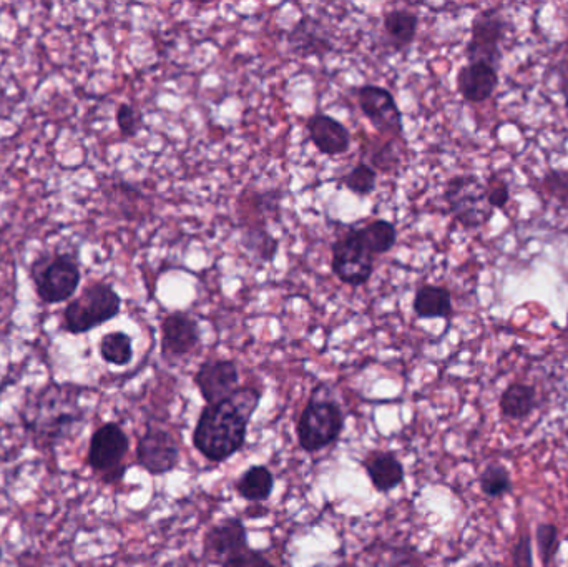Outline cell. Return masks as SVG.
<instances>
[{"mask_svg": "<svg viewBox=\"0 0 568 567\" xmlns=\"http://www.w3.org/2000/svg\"><path fill=\"white\" fill-rule=\"evenodd\" d=\"M98 353L108 365L128 366L133 360L132 336L125 331H110L100 338Z\"/></svg>", "mask_w": 568, "mask_h": 567, "instance_id": "603a6c76", "label": "cell"}, {"mask_svg": "<svg viewBox=\"0 0 568 567\" xmlns=\"http://www.w3.org/2000/svg\"><path fill=\"white\" fill-rule=\"evenodd\" d=\"M245 549H248V533L238 518H226L211 526L203 539V553L211 563L223 564Z\"/></svg>", "mask_w": 568, "mask_h": 567, "instance_id": "4fadbf2b", "label": "cell"}, {"mask_svg": "<svg viewBox=\"0 0 568 567\" xmlns=\"http://www.w3.org/2000/svg\"><path fill=\"white\" fill-rule=\"evenodd\" d=\"M412 311L422 320L451 318L454 313L451 291L446 286L422 285L412 300Z\"/></svg>", "mask_w": 568, "mask_h": 567, "instance_id": "d6986e66", "label": "cell"}, {"mask_svg": "<svg viewBox=\"0 0 568 567\" xmlns=\"http://www.w3.org/2000/svg\"><path fill=\"white\" fill-rule=\"evenodd\" d=\"M193 381L206 405H215L240 388V371L233 360H208L201 363Z\"/></svg>", "mask_w": 568, "mask_h": 567, "instance_id": "7c38bea8", "label": "cell"}, {"mask_svg": "<svg viewBox=\"0 0 568 567\" xmlns=\"http://www.w3.org/2000/svg\"><path fill=\"white\" fill-rule=\"evenodd\" d=\"M457 92L469 104H482L499 87V74L487 62H467L456 77Z\"/></svg>", "mask_w": 568, "mask_h": 567, "instance_id": "9a60e30c", "label": "cell"}, {"mask_svg": "<svg viewBox=\"0 0 568 567\" xmlns=\"http://www.w3.org/2000/svg\"><path fill=\"white\" fill-rule=\"evenodd\" d=\"M510 559L514 567H534V551H532V539L529 533L522 531L519 534V538L512 546Z\"/></svg>", "mask_w": 568, "mask_h": 567, "instance_id": "f546056e", "label": "cell"}, {"mask_svg": "<svg viewBox=\"0 0 568 567\" xmlns=\"http://www.w3.org/2000/svg\"><path fill=\"white\" fill-rule=\"evenodd\" d=\"M286 42L299 57H324L334 50L333 40L326 34L324 25L311 17L299 20L286 34Z\"/></svg>", "mask_w": 568, "mask_h": 567, "instance_id": "2e32d148", "label": "cell"}, {"mask_svg": "<svg viewBox=\"0 0 568 567\" xmlns=\"http://www.w3.org/2000/svg\"><path fill=\"white\" fill-rule=\"evenodd\" d=\"M535 541H537L540 561H542L544 567L552 566L560 544L557 526L552 523L539 524L537 531H535Z\"/></svg>", "mask_w": 568, "mask_h": 567, "instance_id": "4316f807", "label": "cell"}, {"mask_svg": "<svg viewBox=\"0 0 568 567\" xmlns=\"http://www.w3.org/2000/svg\"><path fill=\"white\" fill-rule=\"evenodd\" d=\"M343 428L344 415L338 403L316 388L296 426L299 446L308 453L321 451L341 436Z\"/></svg>", "mask_w": 568, "mask_h": 567, "instance_id": "277c9868", "label": "cell"}, {"mask_svg": "<svg viewBox=\"0 0 568 567\" xmlns=\"http://www.w3.org/2000/svg\"><path fill=\"white\" fill-rule=\"evenodd\" d=\"M359 237L363 240L364 247L373 257H381L391 252L397 243V228L389 220H374L364 227H358Z\"/></svg>", "mask_w": 568, "mask_h": 567, "instance_id": "7402d4cb", "label": "cell"}, {"mask_svg": "<svg viewBox=\"0 0 568 567\" xmlns=\"http://www.w3.org/2000/svg\"><path fill=\"white\" fill-rule=\"evenodd\" d=\"M236 491L241 498L251 503H261L270 498L275 488V476L266 466H251L241 474L240 479L235 484Z\"/></svg>", "mask_w": 568, "mask_h": 567, "instance_id": "44dd1931", "label": "cell"}, {"mask_svg": "<svg viewBox=\"0 0 568 567\" xmlns=\"http://www.w3.org/2000/svg\"><path fill=\"white\" fill-rule=\"evenodd\" d=\"M444 200L457 222L466 228H475L489 222L492 210H485V187L474 175H457L447 182ZM489 205V203H487Z\"/></svg>", "mask_w": 568, "mask_h": 567, "instance_id": "52a82bcc", "label": "cell"}, {"mask_svg": "<svg viewBox=\"0 0 568 567\" xmlns=\"http://www.w3.org/2000/svg\"><path fill=\"white\" fill-rule=\"evenodd\" d=\"M505 24L502 15L495 10H484L472 20L471 39L466 45L467 62H487L499 67L500 40L504 37Z\"/></svg>", "mask_w": 568, "mask_h": 567, "instance_id": "8fae6325", "label": "cell"}, {"mask_svg": "<svg viewBox=\"0 0 568 567\" xmlns=\"http://www.w3.org/2000/svg\"><path fill=\"white\" fill-rule=\"evenodd\" d=\"M363 466L378 493H389L404 481V466L391 451H371Z\"/></svg>", "mask_w": 568, "mask_h": 567, "instance_id": "ac0fdd59", "label": "cell"}, {"mask_svg": "<svg viewBox=\"0 0 568 567\" xmlns=\"http://www.w3.org/2000/svg\"><path fill=\"white\" fill-rule=\"evenodd\" d=\"M371 167L376 170V172L391 173L396 172L399 165H401V157L397 153L396 142H387L382 145V147L376 148L373 153H371Z\"/></svg>", "mask_w": 568, "mask_h": 567, "instance_id": "f1b7e54d", "label": "cell"}, {"mask_svg": "<svg viewBox=\"0 0 568 567\" xmlns=\"http://www.w3.org/2000/svg\"><path fill=\"white\" fill-rule=\"evenodd\" d=\"M567 25H568V5H567Z\"/></svg>", "mask_w": 568, "mask_h": 567, "instance_id": "e575fe53", "label": "cell"}, {"mask_svg": "<svg viewBox=\"0 0 568 567\" xmlns=\"http://www.w3.org/2000/svg\"><path fill=\"white\" fill-rule=\"evenodd\" d=\"M539 405L534 386L525 383H512L500 395V415L505 420H525Z\"/></svg>", "mask_w": 568, "mask_h": 567, "instance_id": "ffe728a7", "label": "cell"}, {"mask_svg": "<svg viewBox=\"0 0 568 567\" xmlns=\"http://www.w3.org/2000/svg\"><path fill=\"white\" fill-rule=\"evenodd\" d=\"M471 567H492V566H487V564H472Z\"/></svg>", "mask_w": 568, "mask_h": 567, "instance_id": "836d02e7", "label": "cell"}, {"mask_svg": "<svg viewBox=\"0 0 568 567\" xmlns=\"http://www.w3.org/2000/svg\"><path fill=\"white\" fill-rule=\"evenodd\" d=\"M260 400L261 393L255 388H238L230 398L206 405L193 433L195 448L215 463L238 453L245 444L248 423Z\"/></svg>", "mask_w": 568, "mask_h": 567, "instance_id": "6da1fadb", "label": "cell"}, {"mask_svg": "<svg viewBox=\"0 0 568 567\" xmlns=\"http://www.w3.org/2000/svg\"><path fill=\"white\" fill-rule=\"evenodd\" d=\"M419 30V15L407 9H391L382 17V34L392 52H406Z\"/></svg>", "mask_w": 568, "mask_h": 567, "instance_id": "e0dca14e", "label": "cell"}, {"mask_svg": "<svg viewBox=\"0 0 568 567\" xmlns=\"http://www.w3.org/2000/svg\"><path fill=\"white\" fill-rule=\"evenodd\" d=\"M122 296L107 282H90L65 306L64 330L70 335H84L120 315Z\"/></svg>", "mask_w": 568, "mask_h": 567, "instance_id": "3957f363", "label": "cell"}, {"mask_svg": "<svg viewBox=\"0 0 568 567\" xmlns=\"http://www.w3.org/2000/svg\"><path fill=\"white\" fill-rule=\"evenodd\" d=\"M241 243H243L246 252L253 255L261 263L273 262L276 253H278V248H280L278 240L271 237L266 228H245Z\"/></svg>", "mask_w": 568, "mask_h": 567, "instance_id": "cb8c5ba5", "label": "cell"}, {"mask_svg": "<svg viewBox=\"0 0 568 567\" xmlns=\"http://www.w3.org/2000/svg\"><path fill=\"white\" fill-rule=\"evenodd\" d=\"M359 109L379 134L404 140V117L391 90L381 85L366 84L354 90Z\"/></svg>", "mask_w": 568, "mask_h": 567, "instance_id": "ba28073f", "label": "cell"}, {"mask_svg": "<svg viewBox=\"0 0 568 567\" xmlns=\"http://www.w3.org/2000/svg\"><path fill=\"white\" fill-rule=\"evenodd\" d=\"M309 140L326 157H339L351 150V132L348 127L328 114L311 115L306 122Z\"/></svg>", "mask_w": 568, "mask_h": 567, "instance_id": "5bb4252c", "label": "cell"}, {"mask_svg": "<svg viewBox=\"0 0 568 567\" xmlns=\"http://www.w3.org/2000/svg\"><path fill=\"white\" fill-rule=\"evenodd\" d=\"M35 295L45 305H59L74 298L82 282L80 263L72 253H42L30 265Z\"/></svg>", "mask_w": 568, "mask_h": 567, "instance_id": "7a4b0ae2", "label": "cell"}, {"mask_svg": "<svg viewBox=\"0 0 568 567\" xmlns=\"http://www.w3.org/2000/svg\"><path fill=\"white\" fill-rule=\"evenodd\" d=\"M557 77H559V90L568 107V54L557 64Z\"/></svg>", "mask_w": 568, "mask_h": 567, "instance_id": "d6a6232c", "label": "cell"}, {"mask_svg": "<svg viewBox=\"0 0 568 567\" xmlns=\"http://www.w3.org/2000/svg\"><path fill=\"white\" fill-rule=\"evenodd\" d=\"M115 122L125 139H135L142 129V114L133 105L122 102L115 110Z\"/></svg>", "mask_w": 568, "mask_h": 567, "instance_id": "83f0119b", "label": "cell"}, {"mask_svg": "<svg viewBox=\"0 0 568 567\" xmlns=\"http://www.w3.org/2000/svg\"><path fill=\"white\" fill-rule=\"evenodd\" d=\"M339 185L348 188L349 192L358 197H369L378 187V172L368 162H359L354 165L343 177H339Z\"/></svg>", "mask_w": 568, "mask_h": 567, "instance_id": "d4e9b609", "label": "cell"}, {"mask_svg": "<svg viewBox=\"0 0 568 567\" xmlns=\"http://www.w3.org/2000/svg\"><path fill=\"white\" fill-rule=\"evenodd\" d=\"M221 567H276L271 563L270 559L266 558L265 554L255 549H245L241 553L231 556L226 559Z\"/></svg>", "mask_w": 568, "mask_h": 567, "instance_id": "4dcf8cb0", "label": "cell"}, {"mask_svg": "<svg viewBox=\"0 0 568 567\" xmlns=\"http://www.w3.org/2000/svg\"><path fill=\"white\" fill-rule=\"evenodd\" d=\"M479 486L487 498H502L512 491V476L504 464L490 463L480 473Z\"/></svg>", "mask_w": 568, "mask_h": 567, "instance_id": "484cf974", "label": "cell"}, {"mask_svg": "<svg viewBox=\"0 0 568 567\" xmlns=\"http://www.w3.org/2000/svg\"><path fill=\"white\" fill-rule=\"evenodd\" d=\"M130 449V439L117 423H105L95 429L87 451V463L103 483L113 484L122 481L127 471L123 459Z\"/></svg>", "mask_w": 568, "mask_h": 567, "instance_id": "5b68a950", "label": "cell"}, {"mask_svg": "<svg viewBox=\"0 0 568 567\" xmlns=\"http://www.w3.org/2000/svg\"><path fill=\"white\" fill-rule=\"evenodd\" d=\"M201 328L188 311H172L160 321L163 360H182L200 346Z\"/></svg>", "mask_w": 568, "mask_h": 567, "instance_id": "9c48e42d", "label": "cell"}, {"mask_svg": "<svg viewBox=\"0 0 568 567\" xmlns=\"http://www.w3.org/2000/svg\"><path fill=\"white\" fill-rule=\"evenodd\" d=\"M180 463V448L170 431L148 428L137 444V464L153 476L172 473Z\"/></svg>", "mask_w": 568, "mask_h": 567, "instance_id": "30bf717a", "label": "cell"}, {"mask_svg": "<svg viewBox=\"0 0 568 567\" xmlns=\"http://www.w3.org/2000/svg\"><path fill=\"white\" fill-rule=\"evenodd\" d=\"M485 198H487V203H489V207L492 210L494 208H504L510 200L509 185L502 178H492V182L485 187Z\"/></svg>", "mask_w": 568, "mask_h": 567, "instance_id": "1f68e13d", "label": "cell"}, {"mask_svg": "<svg viewBox=\"0 0 568 567\" xmlns=\"http://www.w3.org/2000/svg\"><path fill=\"white\" fill-rule=\"evenodd\" d=\"M374 262L376 257L364 247L358 227L348 228L331 245V272L344 285H368L374 275Z\"/></svg>", "mask_w": 568, "mask_h": 567, "instance_id": "8992f818", "label": "cell"}]
</instances>
